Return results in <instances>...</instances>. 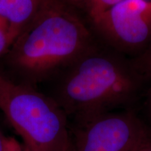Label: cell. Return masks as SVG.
Wrapping results in <instances>:
<instances>
[{
	"label": "cell",
	"mask_w": 151,
	"mask_h": 151,
	"mask_svg": "<svg viewBox=\"0 0 151 151\" xmlns=\"http://www.w3.org/2000/svg\"><path fill=\"white\" fill-rule=\"evenodd\" d=\"M46 0H0V19L10 28L16 39L32 22Z\"/></svg>",
	"instance_id": "cell-6"
},
{
	"label": "cell",
	"mask_w": 151,
	"mask_h": 151,
	"mask_svg": "<svg viewBox=\"0 0 151 151\" xmlns=\"http://www.w3.org/2000/svg\"><path fill=\"white\" fill-rule=\"evenodd\" d=\"M88 25L96 40L134 59L151 39V1L121 0Z\"/></svg>",
	"instance_id": "cell-4"
},
{
	"label": "cell",
	"mask_w": 151,
	"mask_h": 151,
	"mask_svg": "<svg viewBox=\"0 0 151 151\" xmlns=\"http://www.w3.org/2000/svg\"><path fill=\"white\" fill-rule=\"evenodd\" d=\"M132 151H151V130L149 128Z\"/></svg>",
	"instance_id": "cell-11"
},
{
	"label": "cell",
	"mask_w": 151,
	"mask_h": 151,
	"mask_svg": "<svg viewBox=\"0 0 151 151\" xmlns=\"http://www.w3.org/2000/svg\"><path fill=\"white\" fill-rule=\"evenodd\" d=\"M73 10L76 11L82 16L85 8L89 0H60Z\"/></svg>",
	"instance_id": "cell-13"
},
{
	"label": "cell",
	"mask_w": 151,
	"mask_h": 151,
	"mask_svg": "<svg viewBox=\"0 0 151 151\" xmlns=\"http://www.w3.org/2000/svg\"><path fill=\"white\" fill-rule=\"evenodd\" d=\"M95 41L76 11L60 0H46L0 60V73L15 83L37 89Z\"/></svg>",
	"instance_id": "cell-2"
},
{
	"label": "cell",
	"mask_w": 151,
	"mask_h": 151,
	"mask_svg": "<svg viewBox=\"0 0 151 151\" xmlns=\"http://www.w3.org/2000/svg\"><path fill=\"white\" fill-rule=\"evenodd\" d=\"M148 81L132 59L96 40L47 83L50 91L46 94L69 121L132 108Z\"/></svg>",
	"instance_id": "cell-1"
},
{
	"label": "cell",
	"mask_w": 151,
	"mask_h": 151,
	"mask_svg": "<svg viewBox=\"0 0 151 151\" xmlns=\"http://www.w3.org/2000/svg\"><path fill=\"white\" fill-rule=\"evenodd\" d=\"M137 102L141 103V110L143 113L142 114H137L151 130V78L145 85Z\"/></svg>",
	"instance_id": "cell-8"
},
{
	"label": "cell",
	"mask_w": 151,
	"mask_h": 151,
	"mask_svg": "<svg viewBox=\"0 0 151 151\" xmlns=\"http://www.w3.org/2000/svg\"><path fill=\"white\" fill-rule=\"evenodd\" d=\"M0 110L31 151H68L69 120L46 94L17 84L0 73Z\"/></svg>",
	"instance_id": "cell-3"
},
{
	"label": "cell",
	"mask_w": 151,
	"mask_h": 151,
	"mask_svg": "<svg viewBox=\"0 0 151 151\" xmlns=\"http://www.w3.org/2000/svg\"><path fill=\"white\" fill-rule=\"evenodd\" d=\"M5 151H31L24 145L22 146L14 137H6Z\"/></svg>",
	"instance_id": "cell-12"
},
{
	"label": "cell",
	"mask_w": 151,
	"mask_h": 151,
	"mask_svg": "<svg viewBox=\"0 0 151 151\" xmlns=\"http://www.w3.org/2000/svg\"><path fill=\"white\" fill-rule=\"evenodd\" d=\"M14 40L10 28L0 19V60L6 53Z\"/></svg>",
	"instance_id": "cell-10"
},
{
	"label": "cell",
	"mask_w": 151,
	"mask_h": 151,
	"mask_svg": "<svg viewBox=\"0 0 151 151\" xmlns=\"http://www.w3.org/2000/svg\"><path fill=\"white\" fill-rule=\"evenodd\" d=\"M6 137L2 133V132L0 130V151H5V144H6Z\"/></svg>",
	"instance_id": "cell-14"
},
{
	"label": "cell",
	"mask_w": 151,
	"mask_h": 151,
	"mask_svg": "<svg viewBox=\"0 0 151 151\" xmlns=\"http://www.w3.org/2000/svg\"><path fill=\"white\" fill-rule=\"evenodd\" d=\"M75 151H132L148 126L132 108L69 120Z\"/></svg>",
	"instance_id": "cell-5"
},
{
	"label": "cell",
	"mask_w": 151,
	"mask_h": 151,
	"mask_svg": "<svg viewBox=\"0 0 151 151\" xmlns=\"http://www.w3.org/2000/svg\"><path fill=\"white\" fill-rule=\"evenodd\" d=\"M121 0H89L83 12L82 17L89 24L101 13Z\"/></svg>",
	"instance_id": "cell-7"
},
{
	"label": "cell",
	"mask_w": 151,
	"mask_h": 151,
	"mask_svg": "<svg viewBox=\"0 0 151 151\" xmlns=\"http://www.w3.org/2000/svg\"><path fill=\"white\" fill-rule=\"evenodd\" d=\"M135 67L147 80L151 78V39L143 51L132 59Z\"/></svg>",
	"instance_id": "cell-9"
},
{
	"label": "cell",
	"mask_w": 151,
	"mask_h": 151,
	"mask_svg": "<svg viewBox=\"0 0 151 151\" xmlns=\"http://www.w3.org/2000/svg\"><path fill=\"white\" fill-rule=\"evenodd\" d=\"M68 151H75V149H74V146H73V142H71V144L70 147H69V150Z\"/></svg>",
	"instance_id": "cell-15"
}]
</instances>
